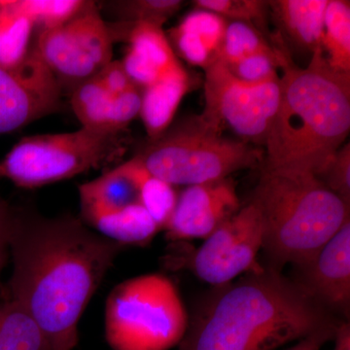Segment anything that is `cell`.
Masks as SVG:
<instances>
[{
	"label": "cell",
	"instance_id": "cell-1",
	"mask_svg": "<svg viewBox=\"0 0 350 350\" xmlns=\"http://www.w3.org/2000/svg\"><path fill=\"white\" fill-rule=\"evenodd\" d=\"M124 250L79 217L15 207L8 298L36 320L51 350H75L83 313Z\"/></svg>",
	"mask_w": 350,
	"mask_h": 350
},
{
	"label": "cell",
	"instance_id": "cell-2",
	"mask_svg": "<svg viewBox=\"0 0 350 350\" xmlns=\"http://www.w3.org/2000/svg\"><path fill=\"white\" fill-rule=\"evenodd\" d=\"M268 266L213 286L199 301L180 350H275L340 321Z\"/></svg>",
	"mask_w": 350,
	"mask_h": 350
},
{
	"label": "cell",
	"instance_id": "cell-3",
	"mask_svg": "<svg viewBox=\"0 0 350 350\" xmlns=\"http://www.w3.org/2000/svg\"><path fill=\"white\" fill-rule=\"evenodd\" d=\"M278 44L280 94L267 137L264 170L319 176L350 131V75L337 72L319 48L306 68Z\"/></svg>",
	"mask_w": 350,
	"mask_h": 350
},
{
	"label": "cell",
	"instance_id": "cell-4",
	"mask_svg": "<svg viewBox=\"0 0 350 350\" xmlns=\"http://www.w3.org/2000/svg\"><path fill=\"white\" fill-rule=\"evenodd\" d=\"M251 200L261 213L268 267L278 271L310 261L350 219V202L310 174L264 170Z\"/></svg>",
	"mask_w": 350,
	"mask_h": 350
},
{
	"label": "cell",
	"instance_id": "cell-5",
	"mask_svg": "<svg viewBox=\"0 0 350 350\" xmlns=\"http://www.w3.org/2000/svg\"><path fill=\"white\" fill-rule=\"evenodd\" d=\"M133 158L172 186H192L257 167L264 163L265 153L243 140L223 137L199 117L170 126Z\"/></svg>",
	"mask_w": 350,
	"mask_h": 350
},
{
	"label": "cell",
	"instance_id": "cell-6",
	"mask_svg": "<svg viewBox=\"0 0 350 350\" xmlns=\"http://www.w3.org/2000/svg\"><path fill=\"white\" fill-rule=\"evenodd\" d=\"M188 321L178 290L162 273L120 283L105 304V338L113 350H169L180 344Z\"/></svg>",
	"mask_w": 350,
	"mask_h": 350
},
{
	"label": "cell",
	"instance_id": "cell-7",
	"mask_svg": "<svg viewBox=\"0 0 350 350\" xmlns=\"http://www.w3.org/2000/svg\"><path fill=\"white\" fill-rule=\"evenodd\" d=\"M124 133L81 128L72 133L22 138L0 160V179L17 187L40 188L116 163L126 151Z\"/></svg>",
	"mask_w": 350,
	"mask_h": 350
},
{
	"label": "cell",
	"instance_id": "cell-8",
	"mask_svg": "<svg viewBox=\"0 0 350 350\" xmlns=\"http://www.w3.org/2000/svg\"><path fill=\"white\" fill-rule=\"evenodd\" d=\"M114 42L98 4L88 1L81 12L66 24L38 32L31 48L62 90L71 93L111 63Z\"/></svg>",
	"mask_w": 350,
	"mask_h": 350
},
{
	"label": "cell",
	"instance_id": "cell-9",
	"mask_svg": "<svg viewBox=\"0 0 350 350\" xmlns=\"http://www.w3.org/2000/svg\"><path fill=\"white\" fill-rule=\"evenodd\" d=\"M202 121L222 133L228 128L246 144L265 146L280 101V76L250 84L238 79L215 59L206 69Z\"/></svg>",
	"mask_w": 350,
	"mask_h": 350
},
{
	"label": "cell",
	"instance_id": "cell-10",
	"mask_svg": "<svg viewBox=\"0 0 350 350\" xmlns=\"http://www.w3.org/2000/svg\"><path fill=\"white\" fill-rule=\"evenodd\" d=\"M262 220L256 202L250 200L222 223L198 250L178 251L167 257V264L192 271L213 286L227 284L256 271L262 265Z\"/></svg>",
	"mask_w": 350,
	"mask_h": 350
},
{
	"label": "cell",
	"instance_id": "cell-11",
	"mask_svg": "<svg viewBox=\"0 0 350 350\" xmlns=\"http://www.w3.org/2000/svg\"><path fill=\"white\" fill-rule=\"evenodd\" d=\"M62 93L56 78L32 48L18 66H0V135L57 112Z\"/></svg>",
	"mask_w": 350,
	"mask_h": 350
},
{
	"label": "cell",
	"instance_id": "cell-12",
	"mask_svg": "<svg viewBox=\"0 0 350 350\" xmlns=\"http://www.w3.org/2000/svg\"><path fill=\"white\" fill-rule=\"evenodd\" d=\"M289 278L306 297L334 317L349 319L350 219L310 261L293 267V278Z\"/></svg>",
	"mask_w": 350,
	"mask_h": 350
},
{
	"label": "cell",
	"instance_id": "cell-13",
	"mask_svg": "<svg viewBox=\"0 0 350 350\" xmlns=\"http://www.w3.org/2000/svg\"><path fill=\"white\" fill-rule=\"evenodd\" d=\"M241 208L236 182L221 179L187 186L178 195L176 206L165 226V238L172 243L206 239Z\"/></svg>",
	"mask_w": 350,
	"mask_h": 350
},
{
	"label": "cell",
	"instance_id": "cell-14",
	"mask_svg": "<svg viewBox=\"0 0 350 350\" xmlns=\"http://www.w3.org/2000/svg\"><path fill=\"white\" fill-rule=\"evenodd\" d=\"M128 52L121 63L133 84L151 86L182 68L163 27L138 23L131 27Z\"/></svg>",
	"mask_w": 350,
	"mask_h": 350
},
{
	"label": "cell",
	"instance_id": "cell-15",
	"mask_svg": "<svg viewBox=\"0 0 350 350\" xmlns=\"http://www.w3.org/2000/svg\"><path fill=\"white\" fill-rule=\"evenodd\" d=\"M79 218L90 229L125 247L146 245L161 231L140 204L108 208L80 200Z\"/></svg>",
	"mask_w": 350,
	"mask_h": 350
},
{
	"label": "cell",
	"instance_id": "cell-16",
	"mask_svg": "<svg viewBox=\"0 0 350 350\" xmlns=\"http://www.w3.org/2000/svg\"><path fill=\"white\" fill-rule=\"evenodd\" d=\"M226 25L227 21L217 14L196 8L167 36L176 57L191 66L206 69L217 57Z\"/></svg>",
	"mask_w": 350,
	"mask_h": 350
},
{
	"label": "cell",
	"instance_id": "cell-17",
	"mask_svg": "<svg viewBox=\"0 0 350 350\" xmlns=\"http://www.w3.org/2000/svg\"><path fill=\"white\" fill-rule=\"evenodd\" d=\"M269 2L282 38L298 49L312 53L321 48L324 17L329 0H273Z\"/></svg>",
	"mask_w": 350,
	"mask_h": 350
},
{
	"label": "cell",
	"instance_id": "cell-18",
	"mask_svg": "<svg viewBox=\"0 0 350 350\" xmlns=\"http://www.w3.org/2000/svg\"><path fill=\"white\" fill-rule=\"evenodd\" d=\"M192 79L185 68L178 70L142 90L140 117L154 142L172 126L179 105L190 91Z\"/></svg>",
	"mask_w": 350,
	"mask_h": 350
},
{
	"label": "cell",
	"instance_id": "cell-19",
	"mask_svg": "<svg viewBox=\"0 0 350 350\" xmlns=\"http://www.w3.org/2000/svg\"><path fill=\"white\" fill-rule=\"evenodd\" d=\"M142 165L133 158L101 176L79 186V199L108 208L139 204V176Z\"/></svg>",
	"mask_w": 350,
	"mask_h": 350
},
{
	"label": "cell",
	"instance_id": "cell-20",
	"mask_svg": "<svg viewBox=\"0 0 350 350\" xmlns=\"http://www.w3.org/2000/svg\"><path fill=\"white\" fill-rule=\"evenodd\" d=\"M0 350H51L36 320L10 298L0 303Z\"/></svg>",
	"mask_w": 350,
	"mask_h": 350
},
{
	"label": "cell",
	"instance_id": "cell-21",
	"mask_svg": "<svg viewBox=\"0 0 350 350\" xmlns=\"http://www.w3.org/2000/svg\"><path fill=\"white\" fill-rule=\"evenodd\" d=\"M321 49L337 72L350 75V2L329 0L324 17Z\"/></svg>",
	"mask_w": 350,
	"mask_h": 350
},
{
	"label": "cell",
	"instance_id": "cell-22",
	"mask_svg": "<svg viewBox=\"0 0 350 350\" xmlns=\"http://www.w3.org/2000/svg\"><path fill=\"white\" fill-rule=\"evenodd\" d=\"M70 103L82 128L107 133L112 128L113 101L111 94L96 78L83 83L71 92Z\"/></svg>",
	"mask_w": 350,
	"mask_h": 350
},
{
	"label": "cell",
	"instance_id": "cell-23",
	"mask_svg": "<svg viewBox=\"0 0 350 350\" xmlns=\"http://www.w3.org/2000/svg\"><path fill=\"white\" fill-rule=\"evenodd\" d=\"M31 21L9 1H0V66H18L31 49Z\"/></svg>",
	"mask_w": 350,
	"mask_h": 350
},
{
	"label": "cell",
	"instance_id": "cell-24",
	"mask_svg": "<svg viewBox=\"0 0 350 350\" xmlns=\"http://www.w3.org/2000/svg\"><path fill=\"white\" fill-rule=\"evenodd\" d=\"M257 54L275 55V46L256 27L245 23L227 21L216 59L229 66Z\"/></svg>",
	"mask_w": 350,
	"mask_h": 350
},
{
	"label": "cell",
	"instance_id": "cell-25",
	"mask_svg": "<svg viewBox=\"0 0 350 350\" xmlns=\"http://www.w3.org/2000/svg\"><path fill=\"white\" fill-rule=\"evenodd\" d=\"M10 5L25 14L38 32L66 24L78 15L88 1L83 0H16Z\"/></svg>",
	"mask_w": 350,
	"mask_h": 350
},
{
	"label": "cell",
	"instance_id": "cell-26",
	"mask_svg": "<svg viewBox=\"0 0 350 350\" xmlns=\"http://www.w3.org/2000/svg\"><path fill=\"white\" fill-rule=\"evenodd\" d=\"M178 195L175 186L153 176L142 167L139 176V204L161 231H163L174 213Z\"/></svg>",
	"mask_w": 350,
	"mask_h": 350
},
{
	"label": "cell",
	"instance_id": "cell-27",
	"mask_svg": "<svg viewBox=\"0 0 350 350\" xmlns=\"http://www.w3.org/2000/svg\"><path fill=\"white\" fill-rule=\"evenodd\" d=\"M195 8L204 9L217 14L226 21L245 23L256 27L269 40L273 36L269 34L267 23L269 13V2L262 0H196L193 2Z\"/></svg>",
	"mask_w": 350,
	"mask_h": 350
},
{
	"label": "cell",
	"instance_id": "cell-28",
	"mask_svg": "<svg viewBox=\"0 0 350 350\" xmlns=\"http://www.w3.org/2000/svg\"><path fill=\"white\" fill-rule=\"evenodd\" d=\"M123 22L145 23L163 27L183 6L181 0H125L108 4Z\"/></svg>",
	"mask_w": 350,
	"mask_h": 350
},
{
	"label": "cell",
	"instance_id": "cell-29",
	"mask_svg": "<svg viewBox=\"0 0 350 350\" xmlns=\"http://www.w3.org/2000/svg\"><path fill=\"white\" fill-rule=\"evenodd\" d=\"M275 48V55H252L229 64L227 68L238 79L250 84H260L275 79L278 77V68H280V56L276 46Z\"/></svg>",
	"mask_w": 350,
	"mask_h": 350
},
{
	"label": "cell",
	"instance_id": "cell-30",
	"mask_svg": "<svg viewBox=\"0 0 350 350\" xmlns=\"http://www.w3.org/2000/svg\"><path fill=\"white\" fill-rule=\"evenodd\" d=\"M332 192L350 202V145L345 144L317 176Z\"/></svg>",
	"mask_w": 350,
	"mask_h": 350
},
{
	"label": "cell",
	"instance_id": "cell-31",
	"mask_svg": "<svg viewBox=\"0 0 350 350\" xmlns=\"http://www.w3.org/2000/svg\"><path fill=\"white\" fill-rule=\"evenodd\" d=\"M96 78L111 94H123L137 87L126 75L121 61H112Z\"/></svg>",
	"mask_w": 350,
	"mask_h": 350
},
{
	"label": "cell",
	"instance_id": "cell-32",
	"mask_svg": "<svg viewBox=\"0 0 350 350\" xmlns=\"http://www.w3.org/2000/svg\"><path fill=\"white\" fill-rule=\"evenodd\" d=\"M15 207L0 197V276L10 259V234Z\"/></svg>",
	"mask_w": 350,
	"mask_h": 350
},
{
	"label": "cell",
	"instance_id": "cell-33",
	"mask_svg": "<svg viewBox=\"0 0 350 350\" xmlns=\"http://www.w3.org/2000/svg\"><path fill=\"white\" fill-rule=\"evenodd\" d=\"M340 321L322 327L319 330L312 332L310 335L299 340L293 347L287 350H321L327 342L334 340Z\"/></svg>",
	"mask_w": 350,
	"mask_h": 350
},
{
	"label": "cell",
	"instance_id": "cell-34",
	"mask_svg": "<svg viewBox=\"0 0 350 350\" xmlns=\"http://www.w3.org/2000/svg\"><path fill=\"white\" fill-rule=\"evenodd\" d=\"M334 350H350V325L349 321L342 320L336 332Z\"/></svg>",
	"mask_w": 350,
	"mask_h": 350
}]
</instances>
